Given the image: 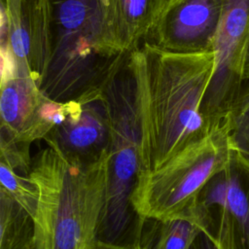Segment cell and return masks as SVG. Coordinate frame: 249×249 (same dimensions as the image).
<instances>
[{"instance_id": "6da1fadb", "label": "cell", "mask_w": 249, "mask_h": 249, "mask_svg": "<svg viewBox=\"0 0 249 249\" xmlns=\"http://www.w3.org/2000/svg\"><path fill=\"white\" fill-rule=\"evenodd\" d=\"M140 122L141 170L158 167L210 132L200 113L213 51L168 53L143 43L130 52Z\"/></svg>"}, {"instance_id": "7a4b0ae2", "label": "cell", "mask_w": 249, "mask_h": 249, "mask_svg": "<svg viewBox=\"0 0 249 249\" xmlns=\"http://www.w3.org/2000/svg\"><path fill=\"white\" fill-rule=\"evenodd\" d=\"M52 53L40 89L65 103L102 99L129 52L121 46L112 0H51Z\"/></svg>"}, {"instance_id": "3957f363", "label": "cell", "mask_w": 249, "mask_h": 249, "mask_svg": "<svg viewBox=\"0 0 249 249\" xmlns=\"http://www.w3.org/2000/svg\"><path fill=\"white\" fill-rule=\"evenodd\" d=\"M109 154L82 164L48 145L32 158L38 190L30 249H91L98 240L108 185Z\"/></svg>"}, {"instance_id": "277c9868", "label": "cell", "mask_w": 249, "mask_h": 249, "mask_svg": "<svg viewBox=\"0 0 249 249\" xmlns=\"http://www.w3.org/2000/svg\"><path fill=\"white\" fill-rule=\"evenodd\" d=\"M103 99L110 123V144L107 197L98 240L138 246L145 220L135 212L131 199L141 171V132L129 53L105 89Z\"/></svg>"}, {"instance_id": "5b68a950", "label": "cell", "mask_w": 249, "mask_h": 249, "mask_svg": "<svg viewBox=\"0 0 249 249\" xmlns=\"http://www.w3.org/2000/svg\"><path fill=\"white\" fill-rule=\"evenodd\" d=\"M232 149L225 125L211 130L161 165L141 170L132 194L135 212L144 220L196 215L199 193L231 160Z\"/></svg>"}, {"instance_id": "8992f818", "label": "cell", "mask_w": 249, "mask_h": 249, "mask_svg": "<svg viewBox=\"0 0 249 249\" xmlns=\"http://www.w3.org/2000/svg\"><path fill=\"white\" fill-rule=\"evenodd\" d=\"M249 48V0H222L216 32L214 67L200 113L209 131L223 126L244 85Z\"/></svg>"}, {"instance_id": "52a82bcc", "label": "cell", "mask_w": 249, "mask_h": 249, "mask_svg": "<svg viewBox=\"0 0 249 249\" xmlns=\"http://www.w3.org/2000/svg\"><path fill=\"white\" fill-rule=\"evenodd\" d=\"M196 215L216 249H249V169L233 151L198 195Z\"/></svg>"}, {"instance_id": "ba28073f", "label": "cell", "mask_w": 249, "mask_h": 249, "mask_svg": "<svg viewBox=\"0 0 249 249\" xmlns=\"http://www.w3.org/2000/svg\"><path fill=\"white\" fill-rule=\"evenodd\" d=\"M0 26V47L10 50L18 73L40 86L52 53V1L1 0Z\"/></svg>"}, {"instance_id": "9c48e42d", "label": "cell", "mask_w": 249, "mask_h": 249, "mask_svg": "<svg viewBox=\"0 0 249 249\" xmlns=\"http://www.w3.org/2000/svg\"><path fill=\"white\" fill-rule=\"evenodd\" d=\"M222 0H169L143 43L175 53L213 51Z\"/></svg>"}, {"instance_id": "30bf717a", "label": "cell", "mask_w": 249, "mask_h": 249, "mask_svg": "<svg viewBox=\"0 0 249 249\" xmlns=\"http://www.w3.org/2000/svg\"><path fill=\"white\" fill-rule=\"evenodd\" d=\"M44 140L69 160L89 164L107 155L110 123L104 99L62 103L57 122Z\"/></svg>"}, {"instance_id": "8fae6325", "label": "cell", "mask_w": 249, "mask_h": 249, "mask_svg": "<svg viewBox=\"0 0 249 249\" xmlns=\"http://www.w3.org/2000/svg\"><path fill=\"white\" fill-rule=\"evenodd\" d=\"M62 103L44 95L29 75L17 73L2 78L0 86V129L15 140L30 144L44 139L57 122Z\"/></svg>"}, {"instance_id": "7c38bea8", "label": "cell", "mask_w": 249, "mask_h": 249, "mask_svg": "<svg viewBox=\"0 0 249 249\" xmlns=\"http://www.w3.org/2000/svg\"><path fill=\"white\" fill-rule=\"evenodd\" d=\"M169 0H112L115 28L123 49L139 48Z\"/></svg>"}, {"instance_id": "4fadbf2b", "label": "cell", "mask_w": 249, "mask_h": 249, "mask_svg": "<svg viewBox=\"0 0 249 249\" xmlns=\"http://www.w3.org/2000/svg\"><path fill=\"white\" fill-rule=\"evenodd\" d=\"M202 227L196 215L170 219H146L140 246L142 249H193Z\"/></svg>"}, {"instance_id": "5bb4252c", "label": "cell", "mask_w": 249, "mask_h": 249, "mask_svg": "<svg viewBox=\"0 0 249 249\" xmlns=\"http://www.w3.org/2000/svg\"><path fill=\"white\" fill-rule=\"evenodd\" d=\"M33 237L32 215L0 189V249H30Z\"/></svg>"}, {"instance_id": "9a60e30c", "label": "cell", "mask_w": 249, "mask_h": 249, "mask_svg": "<svg viewBox=\"0 0 249 249\" xmlns=\"http://www.w3.org/2000/svg\"><path fill=\"white\" fill-rule=\"evenodd\" d=\"M231 149L249 157V83H244L224 124Z\"/></svg>"}, {"instance_id": "2e32d148", "label": "cell", "mask_w": 249, "mask_h": 249, "mask_svg": "<svg viewBox=\"0 0 249 249\" xmlns=\"http://www.w3.org/2000/svg\"><path fill=\"white\" fill-rule=\"evenodd\" d=\"M0 189L16 199L32 217L38 203V190L28 176L22 175L0 161Z\"/></svg>"}, {"instance_id": "e0dca14e", "label": "cell", "mask_w": 249, "mask_h": 249, "mask_svg": "<svg viewBox=\"0 0 249 249\" xmlns=\"http://www.w3.org/2000/svg\"><path fill=\"white\" fill-rule=\"evenodd\" d=\"M29 148L30 144L18 142L0 129V161L25 176L29 175L32 163Z\"/></svg>"}, {"instance_id": "ac0fdd59", "label": "cell", "mask_w": 249, "mask_h": 249, "mask_svg": "<svg viewBox=\"0 0 249 249\" xmlns=\"http://www.w3.org/2000/svg\"><path fill=\"white\" fill-rule=\"evenodd\" d=\"M91 249H142V247L139 245L138 246L118 245V244H113V243H108V242H104L101 240H97Z\"/></svg>"}, {"instance_id": "d6986e66", "label": "cell", "mask_w": 249, "mask_h": 249, "mask_svg": "<svg viewBox=\"0 0 249 249\" xmlns=\"http://www.w3.org/2000/svg\"><path fill=\"white\" fill-rule=\"evenodd\" d=\"M196 246L197 249H216L213 243L203 233H201L196 239Z\"/></svg>"}, {"instance_id": "ffe728a7", "label": "cell", "mask_w": 249, "mask_h": 249, "mask_svg": "<svg viewBox=\"0 0 249 249\" xmlns=\"http://www.w3.org/2000/svg\"><path fill=\"white\" fill-rule=\"evenodd\" d=\"M244 83H249V48H248V52H247L245 68H244Z\"/></svg>"}, {"instance_id": "44dd1931", "label": "cell", "mask_w": 249, "mask_h": 249, "mask_svg": "<svg viewBox=\"0 0 249 249\" xmlns=\"http://www.w3.org/2000/svg\"><path fill=\"white\" fill-rule=\"evenodd\" d=\"M243 157H244V159H245V161H246L247 167H248V169H249V157H246V156H244V155H243Z\"/></svg>"}]
</instances>
